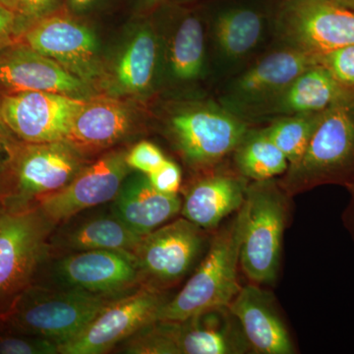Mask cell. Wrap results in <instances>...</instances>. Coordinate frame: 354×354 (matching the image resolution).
<instances>
[{
    "label": "cell",
    "instance_id": "1",
    "mask_svg": "<svg viewBox=\"0 0 354 354\" xmlns=\"http://www.w3.org/2000/svg\"><path fill=\"white\" fill-rule=\"evenodd\" d=\"M354 181V88L324 111L306 150L279 185L288 196L325 184Z\"/></svg>",
    "mask_w": 354,
    "mask_h": 354
},
{
    "label": "cell",
    "instance_id": "2",
    "mask_svg": "<svg viewBox=\"0 0 354 354\" xmlns=\"http://www.w3.org/2000/svg\"><path fill=\"white\" fill-rule=\"evenodd\" d=\"M242 234L243 213L241 208L212 239L196 271L183 290L164 305L158 320L183 321L230 304L241 288L237 274L241 267Z\"/></svg>",
    "mask_w": 354,
    "mask_h": 354
},
{
    "label": "cell",
    "instance_id": "3",
    "mask_svg": "<svg viewBox=\"0 0 354 354\" xmlns=\"http://www.w3.org/2000/svg\"><path fill=\"white\" fill-rule=\"evenodd\" d=\"M115 298L76 288L57 291L32 285L0 317V328L62 346L80 334Z\"/></svg>",
    "mask_w": 354,
    "mask_h": 354
},
{
    "label": "cell",
    "instance_id": "4",
    "mask_svg": "<svg viewBox=\"0 0 354 354\" xmlns=\"http://www.w3.org/2000/svg\"><path fill=\"white\" fill-rule=\"evenodd\" d=\"M290 197L274 179L247 185L239 265L255 285H271L278 278Z\"/></svg>",
    "mask_w": 354,
    "mask_h": 354
},
{
    "label": "cell",
    "instance_id": "5",
    "mask_svg": "<svg viewBox=\"0 0 354 354\" xmlns=\"http://www.w3.org/2000/svg\"><path fill=\"white\" fill-rule=\"evenodd\" d=\"M122 351L132 354H243L252 351L228 307L183 321H155L133 335Z\"/></svg>",
    "mask_w": 354,
    "mask_h": 354
},
{
    "label": "cell",
    "instance_id": "6",
    "mask_svg": "<svg viewBox=\"0 0 354 354\" xmlns=\"http://www.w3.org/2000/svg\"><path fill=\"white\" fill-rule=\"evenodd\" d=\"M53 227L36 204L0 213V317L32 285Z\"/></svg>",
    "mask_w": 354,
    "mask_h": 354
},
{
    "label": "cell",
    "instance_id": "7",
    "mask_svg": "<svg viewBox=\"0 0 354 354\" xmlns=\"http://www.w3.org/2000/svg\"><path fill=\"white\" fill-rule=\"evenodd\" d=\"M169 298L162 290L142 285L128 297H116L77 337L59 346L62 354H102L158 321Z\"/></svg>",
    "mask_w": 354,
    "mask_h": 354
},
{
    "label": "cell",
    "instance_id": "8",
    "mask_svg": "<svg viewBox=\"0 0 354 354\" xmlns=\"http://www.w3.org/2000/svg\"><path fill=\"white\" fill-rule=\"evenodd\" d=\"M87 165L84 153L69 142H22L13 167L8 209L26 208L67 185Z\"/></svg>",
    "mask_w": 354,
    "mask_h": 354
},
{
    "label": "cell",
    "instance_id": "9",
    "mask_svg": "<svg viewBox=\"0 0 354 354\" xmlns=\"http://www.w3.org/2000/svg\"><path fill=\"white\" fill-rule=\"evenodd\" d=\"M277 25L286 46L312 55L354 44V11L333 0H285Z\"/></svg>",
    "mask_w": 354,
    "mask_h": 354
},
{
    "label": "cell",
    "instance_id": "10",
    "mask_svg": "<svg viewBox=\"0 0 354 354\" xmlns=\"http://www.w3.org/2000/svg\"><path fill=\"white\" fill-rule=\"evenodd\" d=\"M172 139L188 164L206 167L234 152L247 134L245 123L216 106L184 109L169 122Z\"/></svg>",
    "mask_w": 354,
    "mask_h": 354
},
{
    "label": "cell",
    "instance_id": "11",
    "mask_svg": "<svg viewBox=\"0 0 354 354\" xmlns=\"http://www.w3.org/2000/svg\"><path fill=\"white\" fill-rule=\"evenodd\" d=\"M85 100L50 92L0 93V118L24 143L65 141Z\"/></svg>",
    "mask_w": 354,
    "mask_h": 354
},
{
    "label": "cell",
    "instance_id": "12",
    "mask_svg": "<svg viewBox=\"0 0 354 354\" xmlns=\"http://www.w3.org/2000/svg\"><path fill=\"white\" fill-rule=\"evenodd\" d=\"M203 232L183 216L144 235L133 254L143 285L162 290L183 279L201 254Z\"/></svg>",
    "mask_w": 354,
    "mask_h": 354
},
{
    "label": "cell",
    "instance_id": "13",
    "mask_svg": "<svg viewBox=\"0 0 354 354\" xmlns=\"http://www.w3.org/2000/svg\"><path fill=\"white\" fill-rule=\"evenodd\" d=\"M127 151H111L87 165L67 185L37 200L43 215L58 225L84 209L113 200L131 171Z\"/></svg>",
    "mask_w": 354,
    "mask_h": 354
},
{
    "label": "cell",
    "instance_id": "14",
    "mask_svg": "<svg viewBox=\"0 0 354 354\" xmlns=\"http://www.w3.org/2000/svg\"><path fill=\"white\" fill-rule=\"evenodd\" d=\"M19 41L91 86L102 75L94 32L67 14L57 11L46 16L32 25Z\"/></svg>",
    "mask_w": 354,
    "mask_h": 354
},
{
    "label": "cell",
    "instance_id": "15",
    "mask_svg": "<svg viewBox=\"0 0 354 354\" xmlns=\"http://www.w3.org/2000/svg\"><path fill=\"white\" fill-rule=\"evenodd\" d=\"M27 91L88 99L92 86L18 39L0 48V93Z\"/></svg>",
    "mask_w": 354,
    "mask_h": 354
},
{
    "label": "cell",
    "instance_id": "16",
    "mask_svg": "<svg viewBox=\"0 0 354 354\" xmlns=\"http://www.w3.org/2000/svg\"><path fill=\"white\" fill-rule=\"evenodd\" d=\"M58 274L71 288L104 297L142 283L134 255L115 250L79 251L60 261Z\"/></svg>",
    "mask_w": 354,
    "mask_h": 354
},
{
    "label": "cell",
    "instance_id": "17",
    "mask_svg": "<svg viewBox=\"0 0 354 354\" xmlns=\"http://www.w3.org/2000/svg\"><path fill=\"white\" fill-rule=\"evenodd\" d=\"M316 64V55L291 46L272 51L235 81L232 100L243 108L271 104L305 70Z\"/></svg>",
    "mask_w": 354,
    "mask_h": 354
},
{
    "label": "cell",
    "instance_id": "18",
    "mask_svg": "<svg viewBox=\"0 0 354 354\" xmlns=\"http://www.w3.org/2000/svg\"><path fill=\"white\" fill-rule=\"evenodd\" d=\"M228 309L239 321L252 353L293 354L295 344L274 297L259 285L241 286Z\"/></svg>",
    "mask_w": 354,
    "mask_h": 354
},
{
    "label": "cell",
    "instance_id": "19",
    "mask_svg": "<svg viewBox=\"0 0 354 354\" xmlns=\"http://www.w3.org/2000/svg\"><path fill=\"white\" fill-rule=\"evenodd\" d=\"M132 128L133 114L124 102L111 97H88L72 121L65 141L85 155L118 143Z\"/></svg>",
    "mask_w": 354,
    "mask_h": 354
},
{
    "label": "cell",
    "instance_id": "20",
    "mask_svg": "<svg viewBox=\"0 0 354 354\" xmlns=\"http://www.w3.org/2000/svg\"><path fill=\"white\" fill-rule=\"evenodd\" d=\"M113 200L114 215L142 235L165 225L183 206L177 194L160 192L144 174L125 179Z\"/></svg>",
    "mask_w": 354,
    "mask_h": 354
},
{
    "label": "cell",
    "instance_id": "21",
    "mask_svg": "<svg viewBox=\"0 0 354 354\" xmlns=\"http://www.w3.org/2000/svg\"><path fill=\"white\" fill-rule=\"evenodd\" d=\"M246 178L213 174L200 179L186 192L181 215L204 230H215L243 205Z\"/></svg>",
    "mask_w": 354,
    "mask_h": 354
},
{
    "label": "cell",
    "instance_id": "22",
    "mask_svg": "<svg viewBox=\"0 0 354 354\" xmlns=\"http://www.w3.org/2000/svg\"><path fill=\"white\" fill-rule=\"evenodd\" d=\"M160 41L149 22L134 30L128 39L111 73V86L116 94L142 95L152 88L158 60Z\"/></svg>",
    "mask_w": 354,
    "mask_h": 354
},
{
    "label": "cell",
    "instance_id": "23",
    "mask_svg": "<svg viewBox=\"0 0 354 354\" xmlns=\"http://www.w3.org/2000/svg\"><path fill=\"white\" fill-rule=\"evenodd\" d=\"M351 88L344 87L329 70L313 65L298 76L276 101L274 111L286 115L319 113L330 108Z\"/></svg>",
    "mask_w": 354,
    "mask_h": 354
},
{
    "label": "cell",
    "instance_id": "24",
    "mask_svg": "<svg viewBox=\"0 0 354 354\" xmlns=\"http://www.w3.org/2000/svg\"><path fill=\"white\" fill-rule=\"evenodd\" d=\"M265 32V18L251 7H230L221 11L214 22V39L227 62L243 60L255 50Z\"/></svg>",
    "mask_w": 354,
    "mask_h": 354
},
{
    "label": "cell",
    "instance_id": "25",
    "mask_svg": "<svg viewBox=\"0 0 354 354\" xmlns=\"http://www.w3.org/2000/svg\"><path fill=\"white\" fill-rule=\"evenodd\" d=\"M169 60L172 75L178 80H196L204 72L205 30L196 14H185L177 24L169 43Z\"/></svg>",
    "mask_w": 354,
    "mask_h": 354
},
{
    "label": "cell",
    "instance_id": "26",
    "mask_svg": "<svg viewBox=\"0 0 354 354\" xmlns=\"http://www.w3.org/2000/svg\"><path fill=\"white\" fill-rule=\"evenodd\" d=\"M146 235V234H145ZM144 235L127 227L120 218L102 216L86 221L64 239L70 250H115L134 254Z\"/></svg>",
    "mask_w": 354,
    "mask_h": 354
},
{
    "label": "cell",
    "instance_id": "27",
    "mask_svg": "<svg viewBox=\"0 0 354 354\" xmlns=\"http://www.w3.org/2000/svg\"><path fill=\"white\" fill-rule=\"evenodd\" d=\"M235 164L241 176L252 181L274 179L286 174L290 162L264 130L247 132L235 149Z\"/></svg>",
    "mask_w": 354,
    "mask_h": 354
},
{
    "label": "cell",
    "instance_id": "28",
    "mask_svg": "<svg viewBox=\"0 0 354 354\" xmlns=\"http://www.w3.org/2000/svg\"><path fill=\"white\" fill-rule=\"evenodd\" d=\"M324 113H305L286 115L274 121L264 132L285 153L290 165L295 164L304 156Z\"/></svg>",
    "mask_w": 354,
    "mask_h": 354
},
{
    "label": "cell",
    "instance_id": "29",
    "mask_svg": "<svg viewBox=\"0 0 354 354\" xmlns=\"http://www.w3.org/2000/svg\"><path fill=\"white\" fill-rule=\"evenodd\" d=\"M22 144L0 118V213L7 211L12 193L13 167L16 153Z\"/></svg>",
    "mask_w": 354,
    "mask_h": 354
},
{
    "label": "cell",
    "instance_id": "30",
    "mask_svg": "<svg viewBox=\"0 0 354 354\" xmlns=\"http://www.w3.org/2000/svg\"><path fill=\"white\" fill-rule=\"evenodd\" d=\"M0 329V354L59 353V346L50 339Z\"/></svg>",
    "mask_w": 354,
    "mask_h": 354
},
{
    "label": "cell",
    "instance_id": "31",
    "mask_svg": "<svg viewBox=\"0 0 354 354\" xmlns=\"http://www.w3.org/2000/svg\"><path fill=\"white\" fill-rule=\"evenodd\" d=\"M317 64L329 70L344 87L354 88V44L316 55Z\"/></svg>",
    "mask_w": 354,
    "mask_h": 354
},
{
    "label": "cell",
    "instance_id": "32",
    "mask_svg": "<svg viewBox=\"0 0 354 354\" xmlns=\"http://www.w3.org/2000/svg\"><path fill=\"white\" fill-rule=\"evenodd\" d=\"M60 2L62 0H6V6L17 14L24 34L35 23L57 12Z\"/></svg>",
    "mask_w": 354,
    "mask_h": 354
},
{
    "label": "cell",
    "instance_id": "33",
    "mask_svg": "<svg viewBox=\"0 0 354 354\" xmlns=\"http://www.w3.org/2000/svg\"><path fill=\"white\" fill-rule=\"evenodd\" d=\"M167 160L158 146L149 141H141L127 152V162L130 169L141 174H152Z\"/></svg>",
    "mask_w": 354,
    "mask_h": 354
},
{
    "label": "cell",
    "instance_id": "34",
    "mask_svg": "<svg viewBox=\"0 0 354 354\" xmlns=\"http://www.w3.org/2000/svg\"><path fill=\"white\" fill-rule=\"evenodd\" d=\"M149 180L156 189L165 194H177L181 185L180 167L172 162L165 160L164 164L152 174H148Z\"/></svg>",
    "mask_w": 354,
    "mask_h": 354
},
{
    "label": "cell",
    "instance_id": "35",
    "mask_svg": "<svg viewBox=\"0 0 354 354\" xmlns=\"http://www.w3.org/2000/svg\"><path fill=\"white\" fill-rule=\"evenodd\" d=\"M23 35L19 17L6 4L0 3V48L18 41Z\"/></svg>",
    "mask_w": 354,
    "mask_h": 354
},
{
    "label": "cell",
    "instance_id": "36",
    "mask_svg": "<svg viewBox=\"0 0 354 354\" xmlns=\"http://www.w3.org/2000/svg\"><path fill=\"white\" fill-rule=\"evenodd\" d=\"M169 1V0H136L135 12L139 16H149Z\"/></svg>",
    "mask_w": 354,
    "mask_h": 354
},
{
    "label": "cell",
    "instance_id": "37",
    "mask_svg": "<svg viewBox=\"0 0 354 354\" xmlns=\"http://www.w3.org/2000/svg\"><path fill=\"white\" fill-rule=\"evenodd\" d=\"M100 0H65L67 8L73 13H83L90 10Z\"/></svg>",
    "mask_w": 354,
    "mask_h": 354
},
{
    "label": "cell",
    "instance_id": "38",
    "mask_svg": "<svg viewBox=\"0 0 354 354\" xmlns=\"http://www.w3.org/2000/svg\"><path fill=\"white\" fill-rule=\"evenodd\" d=\"M346 187L348 188L349 194H351V202H349L348 208L346 209V225L354 235V181L348 184Z\"/></svg>",
    "mask_w": 354,
    "mask_h": 354
},
{
    "label": "cell",
    "instance_id": "39",
    "mask_svg": "<svg viewBox=\"0 0 354 354\" xmlns=\"http://www.w3.org/2000/svg\"><path fill=\"white\" fill-rule=\"evenodd\" d=\"M333 1L339 4V6L346 7L349 10L354 11V0H333Z\"/></svg>",
    "mask_w": 354,
    "mask_h": 354
},
{
    "label": "cell",
    "instance_id": "40",
    "mask_svg": "<svg viewBox=\"0 0 354 354\" xmlns=\"http://www.w3.org/2000/svg\"><path fill=\"white\" fill-rule=\"evenodd\" d=\"M169 1L174 2L177 4L189 3V2L195 1V0H169Z\"/></svg>",
    "mask_w": 354,
    "mask_h": 354
},
{
    "label": "cell",
    "instance_id": "41",
    "mask_svg": "<svg viewBox=\"0 0 354 354\" xmlns=\"http://www.w3.org/2000/svg\"><path fill=\"white\" fill-rule=\"evenodd\" d=\"M0 3L6 4V0H0Z\"/></svg>",
    "mask_w": 354,
    "mask_h": 354
}]
</instances>
